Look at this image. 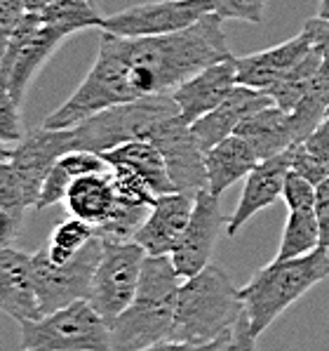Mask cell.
<instances>
[{"label": "cell", "mask_w": 329, "mask_h": 351, "mask_svg": "<svg viewBox=\"0 0 329 351\" xmlns=\"http://www.w3.org/2000/svg\"><path fill=\"white\" fill-rule=\"evenodd\" d=\"M231 57L224 19L217 12L167 36L118 38L101 31L96 59L85 80L42 125L73 128L111 106L170 95L186 78Z\"/></svg>", "instance_id": "6da1fadb"}, {"label": "cell", "mask_w": 329, "mask_h": 351, "mask_svg": "<svg viewBox=\"0 0 329 351\" xmlns=\"http://www.w3.org/2000/svg\"><path fill=\"white\" fill-rule=\"evenodd\" d=\"M181 280L170 255H146L132 304L111 323V351H142L170 339Z\"/></svg>", "instance_id": "7a4b0ae2"}, {"label": "cell", "mask_w": 329, "mask_h": 351, "mask_svg": "<svg viewBox=\"0 0 329 351\" xmlns=\"http://www.w3.org/2000/svg\"><path fill=\"white\" fill-rule=\"evenodd\" d=\"M242 314L245 304L240 288L219 264H209L200 274L181 280L170 339L193 344L214 342L233 330Z\"/></svg>", "instance_id": "3957f363"}, {"label": "cell", "mask_w": 329, "mask_h": 351, "mask_svg": "<svg viewBox=\"0 0 329 351\" xmlns=\"http://www.w3.org/2000/svg\"><path fill=\"white\" fill-rule=\"evenodd\" d=\"M329 278V250L317 247L304 257L273 259L261 267L245 288H240L250 330L254 337L268 330L292 304Z\"/></svg>", "instance_id": "277c9868"}, {"label": "cell", "mask_w": 329, "mask_h": 351, "mask_svg": "<svg viewBox=\"0 0 329 351\" xmlns=\"http://www.w3.org/2000/svg\"><path fill=\"white\" fill-rule=\"evenodd\" d=\"M176 113H179V106L170 95L146 97V99L129 101V104L111 106L71 128L73 147L75 151L104 156L127 142H139V139L150 142L158 128Z\"/></svg>", "instance_id": "5b68a950"}, {"label": "cell", "mask_w": 329, "mask_h": 351, "mask_svg": "<svg viewBox=\"0 0 329 351\" xmlns=\"http://www.w3.org/2000/svg\"><path fill=\"white\" fill-rule=\"evenodd\" d=\"M21 349L34 351H111V326L88 300L21 323Z\"/></svg>", "instance_id": "8992f818"}, {"label": "cell", "mask_w": 329, "mask_h": 351, "mask_svg": "<svg viewBox=\"0 0 329 351\" xmlns=\"http://www.w3.org/2000/svg\"><path fill=\"white\" fill-rule=\"evenodd\" d=\"M71 36L75 34L66 26L47 24L38 12H26L0 59V88L8 90L12 99L21 104L40 66Z\"/></svg>", "instance_id": "52a82bcc"}, {"label": "cell", "mask_w": 329, "mask_h": 351, "mask_svg": "<svg viewBox=\"0 0 329 351\" xmlns=\"http://www.w3.org/2000/svg\"><path fill=\"white\" fill-rule=\"evenodd\" d=\"M144 262L146 252L134 241H104V252L92 276L88 302L109 326L132 304Z\"/></svg>", "instance_id": "ba28073f"}, {"label": "cell", "mask_w": 329, "mask_h": 351, "mask_svg": "<svg viewBox=\"0 0 329 351\" xmlns=\"http://www.w3.org/2000/svg\"><path fill=\"white\" fill-rule=\"evenodd\" d=\"M104 252V241L94 236L83 250L64 264H55L45 250L34 255V288L40 306V316L68 306L78 300H88L92 276Z\"/></svg>", "instance_id": "9c48e42d"}, {"label": "cell", "mask_w": 329, "mask_h": 351, "mask_svg": "<svg viewBox=\"0 0 329 351\" xmlns=\"http://www.w3.org/2000/svg\"><path fill=\"white\" fill-rule=\"evenodd\" d=\"M212 12L209 0H150L104 17L99 31L118 38H150L179 34Z\"/></svg>", "instance_id": "30bf717a"}, {"label": "cell", "mask_w": 329, "mask_h": 351, "mask_svg": "<svg viewBox=\"0 0 329 351\" xmlns=\"http://www.w3.org/2000/svg\"><path fill=\"white\" fill-rule=\"evenodd\" d=\"M226 215L221 213V198L212 196L207 189L196 193L193 213L183 229L179 243L170 252V259L174 264L176 274L181 278H191L200 274L205 267H209L214 245H217L221 226L226 229Z\"/></svg>", "instance_id": "8fae6325"}, {"label": "cell", "mask_w": 329, "mask_h": 351, "mask_svg": "<svg viewBox=\"0 0 329 351\" xmlns=\"http://www.w3.org/2000/svg\"><path fill=\"white\" fill-rule=\"evenodd\" d=\"M150 142L163 154L170 180L174 184V191L196 196L198 191L207 189L205 151L198 144L196 134L191 132V125L181 121L179 113L167 118Z\"/></svg>", "instance_id": "7c38bea8"}, {"label": "cell", "mask_w": 329, "mask_h": 351, "mask_svg": "<svg viewBox=\"0 0 329 351\" xmlns=\"http://www.w3.org/2000/svg\"><path fill=\"white\" fill-rule=\"evenodd\" d=\"M292 170V151H285L273 158L259 160V165L245 177L240 201L235 205L233 215L226 219V236H238V231L254 217L256 213L266 210L278 198H282V186L287 172Z\"/></svg>", "instance_id": "4fadbf2b"}, {"label": "cell", "mask_w": 329, "mask_h": 351, "mask_svg": "<svg viewBox=\"0 0 329 351\" xmlns=\"http://www.w3.org/2000/svg\"><path fill=\"white\" fill-rule=\"evenodd\" d=\"M313 52V38L308 31H301L289 40L273 45L268 50L254 52V55L235 57V80L238 85L259 90L266 95L271 85L278 83L296 64H301Z\"/></svg>", "instance_id": "5bb4252c"}, {"label": "cell", "mask_w": 329, "mask_h": 351, "mask_svg": "<svg viewBox=\"0 0 329 351\" xmlns=\"http://www.w3.org/2000/svg\"><path fill=\"white\" fill-rule=\"evenodd\" d=\"M235 85H238V80H235V57H231L186 78L181 85L172 90L170 97L179 106L181 121L193 125L212 109H217Z\"/></svg>", "instance_id": "9a60e30c"}, {"label": "cell", "mask_w": 329, "mask_h": 351, "mask_svg": "<svg viewBox=\"0 0 329 351\" xmlns=\"http://www.w3.org/2000/svg\"><path fill=\"white\" fill-rule=\"evenodd\" d=\"M193 201L196 196L181 191L158 196L132 241L142 245L146 255H170L191 219Z\"/></svg>", "instance_id": "2e32d148"}, {"label": "cell", "mask_w": 329, "mask_h": 351, "mask_svg": "<svg viewBox=\"0 0 329 351\" xmlns=\"http://www.w3.org/2000/svg\"><path fill=\"white\" fill-rule=\"evenodd\" d=\"M0 311L19 326L40 318L34 288V255L10 245L0 247Z\"/></svg>", "instance_id": "e0dca14e"}, {"label": "cell", "mask_w": 329, "mask_h": 351, "mask_svg": "<svg viewBox=\"0 0 329 351\" xmlns=\"http://www.w3.org/2000/svg\"><path fill=\"white\" fill-rule=\"evenodd\" d=\"M271 97L259 93V90L245 88V85H235L231 90V95L224 101L202 116L200 121H196L191 125V132L196 134L198 144L202 151H209L212 147H217L219 142H224L226 137L235 134V130L247 116L256 113L259 109H266L271 106Z\"/></svg>", "instance_id": "ac0fdd59"}, {"label": "cell", "mask_w": 329, "mask_h": 351, "mask_svg": "<svg viewBox=\"0 0 329 351\" xmlns=\"http://www.w3.org/2000/svg\"><path fill=\"white\" fill-rule=\"evenodd\" d=\"M259 165L254 149L238 134H231L217 147L205 151V177L212 196H224L233 184L245 180Z\"/></svg>", "instance_id": "d6986e66"}, {"label": "cell", "mask_w": 329, "mask_h": 351, "mask_svg": "<svg viewBox=\"0 0 329 351\" xmlns=\"http://www.w3.org/2000/svg\"><path fill=\"white\" fill-rule=\"evenodd\" d=\"M235 134L254 149L259 160L273 158V156L285 154L294 144H299L292 121H289V113L278 109L275 104L247 116L235 130Z\"/></svg>", "instance_id": "ffe728a7"}, {"label": "cell", "mask_w": 329, "mask_h": 351, "mask_svg": "<svg viewBox=\"0 0 329 351\" xmlns=\"http://www.w3.org/2000/svg\"><path fill=\"white\" fill-rule=\"evenodd\" d=\"M116 186H113L111 172H92L73 180L68 186L64 205L71 213V217H78L83 222L92 224L96 229L109 219V215L116 208Z\"/></svg>", "instance_id": "44dd1931"}, {"label": "cell", "mask_w": 329, "mask_h": 351, "mask_svg": "<svg viewBox=\"0 0 329 351\" xmlns=\"http://www.w3.org/2000/svg\"><path fill=\"white\" fill-rule=\"evenodd\" d=\"M101 158L109 163V167H122V170H129L137 177H142L158 196L174 191L163 154L153 142L139 139V142L120 144V147L111 149L109 154L101 156Z\"/></svg>", "instance_id": "7402d4cb"}, {"label": "cell", "mask_w": 329, "mask_h": 351, "mask_svg": "<svg viewBox=\"0 0 329 351\" xmlns=\"http://www.w3.org/2000/svg\"><path fill=\"white\" fill-rule=\"evenodd\" d=\"M106 167H109V163L101 156L90 154V151H68V154L59 156L52 170L47 172L45 182H42L36 210H45L62 203L73 180L83 175H92V172H104Z\"/></svg>", "instance_id": "603a6c76"}, {"label": "cell", "mask_w": 329, "mask_h": 351, "mask_svg": "<svg viewBox=\"0 0 329 351\" xmlns=\"http://www.w3.org/2000/svg\"><path fill=\"white\" fill-rule=\"evenodd\" d=\"M329 113V59L322 57L320 69L313 75L308 90L301 97L296 109L289 113V121L296 132V139L304 142L306 137L320 125Z\"/></svg>", "instance_id": "cb8c5ba5"}, {"label": "cell", "mask_w": 329, "mask_h": 351, "mask_svg": "<svg viewBox=\"0 0 329 351\" xmlns=\"http://www.w3.org/2000/svg\"><path fill=\"white\" fill-rule=\"evenodd\" d=\"M320 245V224H317L315 210H287V219L280 236V247L275 259H294L317 250Z\"/></svg>", "instance_id": "d4e9b609"}, {"label": "cell", "mask_w": 329, "mask_h": 351, "mask_svg": "<svg viewBox=\"0 0 329 351\" xmlns=\"http://www.w3.org/2000/svg\"><path fill=\"white\" fill-rule=\"evenodd\" d=\"M320 64H322V57L313 50L304 62L296 64L292 71H287L278 83L271 85V88L266 90V95L271 97V101L278 109L292 113L296 109V104L301 101V97L306 95V90H308L313 75L320 69Z\"/></svg>", "instance_id": "484cf974"}, {"label": "cell", "mask_w": 329, "mask_h": 351, "mask_svg": "<svg viewBox=\"0 0 329 351\" xmlns=\"http://www.w3.org/2000/svg\"><path fill=\"white\" fill-rule=\"evenodd\" d=\"M38 14L47 24L66 26L73 34H80L85 29H101L104 24V14L96 10V3L92 0H57L38 10Z\"/></svg>", "instance_id": "4316f807"}, {"label": "cell", "mask_w": 329, "mask_h": 351, "mask_svg": "<svg viewBox=\"0 0 329 351\" xmlns=\"http://www.w3.org/2000/svg\"><path fill=\"white\" fill-rule=\"evenodd\" d=\"M94 236H96V229L92 224L83 222V219H78V217H68L55 226L45 252L55 264H64L78 255Z\"/></svg>", "instance_id": "83f0119b"}, {"label": "cell", "mask_w": 329, "mask_h": 351, "mask_svg": "<svg viewBox=\"0 0 329 351\" xmlns=\"http://www.w3.org/2000/svg\"><path fill=\"white\" fill-rule=\"evenodd\" d=\"M148 210L150 208H139V205L116 201V208L109 215V219L96 226V236L101 241H132L137 229L146 219Z\"/></svg>", "instance_id": "f1b7e54d"}, {"label": "cell", "mask_w": 329, "mask_h": 351, "mask_svg": "<svg viewBox=\"0 0 329 351\" xmlns=\"http://www.w3.org/2000/svg\"><path fill=\"white\" fill-rule=\"evenodd\" d=\"M212 12H217L221 19H238L250 24H261L266 14V0H209Z\"/></svg>", "instance_id": "f546056e"}, {"label": "cell", "mask_w": 329, "mask_h": 351, "mask_svg": "<svg viewBox=\"0 0 329 351\" xmlns=\"http://www.w3.org/2000/svg\"><path fill=\"white\" fill-rule=\"evenodd\" d=\"M12 95L5 88H0V142L14 147L24 139V123H21V111Z\"/></svg>", "instance_id": "4dcf8cb0"}, {"label": "cell", "mask_w": 329, "mask_h": 351, "mask_svg": "<svg viewBox=\"0 0 329 351\" xmlns=\"http://www.w3.org/2000/svg\"><path fill=\"white\" fill-rule=\"evenodd\" d=\"M282 198L287 210H315V184H311L299 172L289 170L282 186Z\"/></svg>", "instance_id": "1f68e13d"}, {"label": "cell", "mask_w": 329, "mask_h": 351, "mask_svg": "<svg viewBox=\"0 0 329 351\" xmlns=\"http://www.w3.org/2000/svg\"><path fill=\"white\" fill-rule=\"evenodd\" d=\"M26 12L29 10H26L24 0H0V59H3L10 38L19 29Z\"/></svg>", "instance_id": "d6a6232c"}, {"label": "cell", "mask_w": 329, "mask_h": 351, "mask_svg": "<svg viewBox=\"0 0 329 351\" xmlns=\"http://www.w3.org/2000/svg\"><path fill=\"white\" fill-rule=\"evenodd\" d=\"M289 151H292V170L299 172L301 177H306L311 184L317 186L329 175V167L325 163H320L317 158H313L301 144H294Z\"/></svg>", "instance_id": "836d02e7"}, {"label": "cell", "mask_w": 329, "mask_h": 351, "mask_svg": "<svg viewBox=\"0 0 329 351\" xmlns=\"http://www.w3.org/2000/svg\"><path fill=\"white\" fill-rule=\"evenodd\" d=\"M219 351H256V337L250 330L247 314H242L238 318V323H235L233 330L228 332V337L224 339Z\"/></svg>", "instance_id": "e575fe53"}, {"label": "cell", "mask_w": 329, "mask_h": 351, "mask_svg": "<svg viewBox=\"0 0 329 351\" xmlns=\"http://www.w3.org/2000/svg\"><path fill=\"white\" fill-rule=\"evenodd\" d=\"M299 144L308 151L313 158H317L320 163H325L329 167V116Z\"/></svg>", "instance_id": "d590c367"}, {"label": "cell", "mask_w": 329, "mask_h": 351, "mask_svg": "<svg viewBox=\"0 0 329 351\" xmlns=\"http://www.w3.org/2000/svg\"><path fill=\"white\" fill-rule=\"evenodd\" d=\"M315 217L320 224V245L329 250V175L315 186Z\"/></svg>", "instance_id": "8d00e7d4"}, {"label": "cell", "mask_w": 329, "mask_h": 351, "mask_svg": "<svg viewBox=\"0 0 329 351\" xmlns=\"http://www.w3.org/2000/svg\"><path fill=\"white\" fill-rule=\"evenodd\" d=\"M304 29L308 31L313 38V50L317 52L320 57L329 59V21L313 17L304 24Z\"/></svg>", "instance_id": "74e56055"}, {"label": "cell", "mask_w": 329, "mask_h": 351, "mask_svg": "<svg viewBox=\"0 0 329 351\" xmlns=\"http://www.w3.org/2000/svg\"><path fill=\"white\" fill-rule=\"evenodd\" d=\"M226 337H228V335H224V337L214 339V342H207V344H193V342H176V339H165V342H158V344H153V347H146V349H142V351H219Z\"/></svg>", "instance_id": "f35d334b"}, {"label": "cell", "mask_w": 329, "mask_h": 351, "mask_svg": "<svg viewBox=\"0 0 329 351\" xmlns=\"http://www.w3.org/2000/svg\"><path fill=\"white\" fill-rule=\"evenodd\" d=\"M21 222H24V219L14 217V215L5 213V210L0 208V247H8L10 243L17 239Z\"/></svg>", "instance_id": "ab89813d"}, {"label": "cell", "mask_w": 329, "mask_h": 351, "mask_svg": "<svg viewBox=\"0 0 329 351\" xmlns=\"http://www.w3.org/2000/svg\"><path fill=\"white\" fill-rule=\"evenodd\" d=\"M50 3H57V0H24V5H26V10H29V12H38V10H42L45 5H50ZM92 3H96V0H92Z\"/></svg>", "instance_id": "60d3db41"}, {"label": "cell", "mask_w": 329, "mask_h": 351, "mask_svg": "<svg viewBox=\"0 0 329 351\" xmlns=\"http://www.w3.org/2000/svg\"><path fill=\"white\" fill-rule=\"evenodd\" d=\"M317 17L329 21V0H320L317 3Z\"/></svg>", "instance_id": "b9f144b4"}, {"label": "cell", "mask_w": 329, "mask_h": 351, "mask_svg": "<svg viewBox=\"0 0 329 351\" xmlns=\"http://www.w3.org/2000/svg\"><path fill=\"white\" fill-rule=\"evenodd\" d=\"M10 156H12V147H8V144L0 142V163H5V160H10Z\"/></svg>", "instance_id": "7bdbcfd3"}, {"label": "cell", "mask_w": 329, "mask_h": 351, "mask_svg": "<svg viewBox=\"0 0 329 351\" xmlns=\"http://www.w3.org/2000/svg\"><path fill=\"white\" fill-rule=\"evenodd\" d=\"M21 351H34V349H21Z\"/></svg>", "instance_id": "ee69618b"}, {"label": "cell", "mask_w": 329, "mask_h": 351, "mask_svg": "<svg viewBox=\"0 0 329 351\" xmlns=\"http://www.w3.org/2000/svg\"><path fill=\"white\" fill-rule=\"evenodd\" d=\"M327 116H329V113H327Z\"/></svg>", "instance_id": "f6af8a7d"}]
</instances>
